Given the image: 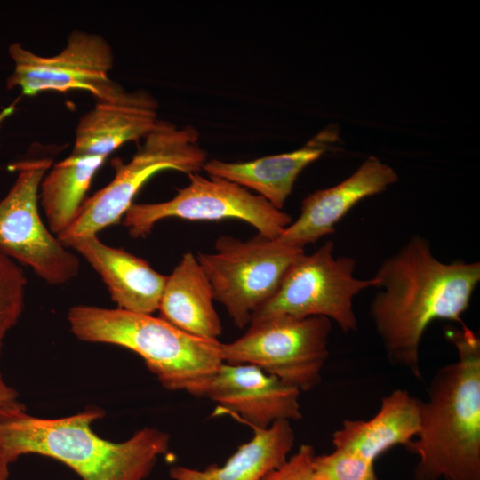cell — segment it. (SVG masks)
I'll return each instance as SVG.
<instances>
[{"label":"cell","instance_id":"14","mask_svg":"<svg viewBox=\"0 0 480 480\" xmlns=\"http://www.w3.org/2000/svg\"><path fill=\"white\" fill-rule=\"evenodd\" d=\"M159 120L157 100L149 92L123 87L114 96L96 100L80 117L70 155L107 157L124 144L144 139Z\"/></svg>","mask_w":480,"mask_h":480},{"label":"cell","instance_id":"1","mask_svg":"<svg viewBox=\"0 0 480 480\" xmlns=\"http://www.w3.org/2000/svg\"><path fill=\"white\" fill-rule=\"evenodd\" d=\"M378 289L370 314L390 363L421 378L420 345L435 320L464 324L480 281V263L436 259L428 241L413 236L382 261L372 276Z\"/></svg>","mask_w":480,"mask_h":480},{"label":"cell","instance_id":"22","mask_svg":"<svg viewBox=\"0 0 480 480\" xmlns=\"http://www.w3.org/2000/svg\"><path fill=\"white\" fill-rule=\"evenodd\" d=\"M312 465L316 480H378L373 463L343 450L315 455Z\"/></svg>","mask_w":480,"mask_h":480},{"label":"cell","instance_id":"2","mask_svg":"<svg viewBox=\"0 0 480 480\" xmlns=\"http://www.w3.org/2000/svg\"><path fill=\"white\" fill-rule=\"evenodd\" d=\"M103 415L90 407L68 417L44 419L28 414L18 402L0 412V450L10 464L25 454L51 457L82 480H145L168 452L169 434L145 427L124 442H110L91 427Z\"/></svg>","mask_w":480,"mask_h":480},{"label":"cell","instance_id":"8","mask_svg":"<svg viewBox=\"0 0 480 480\" xmlns=\"http://www.w3.org/2000/svg\"><path fill=\"white\" fill-rule=\"evenodd\" d=\"M334 244L325 242L310 255L303 253L292 265L275 295L252 316L251 323L275 316H323L344 332H355L357 319L353 299L374 281L354 276L356 260L334 257Z\"/></svg>","mask_w":480,"mask_h":480},{"label":"cell","instance_id":"21","mask_svg":"<svg viewBox=\"0 0 480 480\" xmlns=\"http://www.w3.org/2000/svg\"><path fill=\"white\" fill-rule=\"evenodd\" d=\"M27 277L15 260L0 252V356L6 333L24 308Z\"/></svg>","mask_w":480,"mask_h":480},{"label":"cell","instance_id":"3","mask_svg":"<svg viewBox=\"0 0 480 480\" xmlns=\"http://www.w3.org/2000/svg\"><path fill=\"white\" fill-rule=\"evenodd\" d=\"M446 336L458 359L433 377L406 447L419 458L416 480H480V340L465 324Z\"/></svg>","mask_w":480,"mask_h":480},{"label":"cell","instance_id":"10","mask_svg":"<svg viewBox=\"0 0 480 480\" xmlns=\"http://www.w3.org/2000/svg\"><path fill=\"white\" fill-rule=\"evenodd\" d=\"M188 184L179 188L168 201L133 203L124 216V225L132 237L149 234L164 219L220 220L236 219L249 223L258 234L278 238L292 222V217L271 205L263 197L228 180L198 172L188 174Z\"/></svg>","mask_w":480,"mask_h":480},{"label":"cell","instance_id":"24","mask_svg":"<svg viewBox=\"0 0 480 480\" xmlns=\"http://www.w3.org/2000/svg\"><path fill=\"white\" fill-rule=\"evenodd\" d=\"M17 397V391L5 383L0 373V412L18 403Z\"/></svg>","mask_w":480,"mask_h":480},{"label":"cell","instance_id":"7","mask_svg":"<svg viewBox=\"0 0 480 480\" xmlns=\"http://www.w3.org/2000/svg\"><path fill=\"white\" fill-rule=\"evenodd\" d=\"M332 321L323 316H275L251 323L236 340L221 343L223 363L259 367L300 391L322 380Z\"/></svg>","mask_w":480,"mask_h":480},{"label":"cell","instance_id":"4","mask_svg":"<svg viewBox=\"0 0 480 480\" xmlns=\"http://www.w3.org/2000/svg\"><path fill=\"white\" fill-rule=\"evenodd\" d=\"M68 320L81 340L113 344L138 354L168 390L204 397L223 363L218 340L188 334L149 314L76 305L69 309Z\"/></svg>","mask_w":480,"mask_h":480},{"label":"cell","instance_id":"25","mask_svg":"<svg viewBox=\"0 0 480 480\" xmlns=\"http://www.w3.org/2000/svg\"><path fill=\"white\" fill-rule=\"evenodd\" d=\"M10 463L3 455L0 450V480H8L9 477V467Z\"/></svg>","mask_w":480,"mask_h":480},{"label":"cell","instance_id":"6","mask_svg":"<svg viewBox=\"0 0 480 480\" xmlns=\"http://www.w3.org/2000/svg\"><path fill=\"white\" fill-rule=\"evenodd\" d=\"M212 253L196 259L214 294L235 326L250 324L252 315L277 292L286 273L304 248L259 234L242 241L230 236L217 238Z\"/></svg>","mask_w":480,"mask_h":480},{"label":"cell","instance_id":"19","mask_svg":"<svg viewBox=\"0 0 480 480\" xmlns=\"http://www.w3.org/2000/svg\"><path fill=\"white\" fill-rule=\"evenodd\" d=\"M253 436L218 466L204 469L175 466L170 469L172 480H262L289 458L294 445V432L288 420H277L268 428H252Z\"/></svg>","mask_w":480,"mask_h":480},{"label":"cell","instance_id":"12","mask_svg":"<svg viewBox=\"0 0 480 480\" xmlns=\"http://www.w3.org/2000/svg\"><path fill=\"white\" fill-rule=\"evenodd\" d=\"M300 392L255 365L222 363L204 397L216 403L217 412L264 429L277 420L301 419Z\"/></svg>","mask_w":480,"mask_h":480},{"label":"cell","instance_id":"5","mask_svg":"<svg viewBox=\"0 0 480 480\" xmlns=\"http://www.w3.org/2000/svg\"><path fill=\"white\" fill-rule=\"evenodd\" d=\"M142 140L129 162L115 160L112 180L85 199L72 224L57 236L64 246L73 239L97 235L118 223L138 192L159 172L174 170L188 175L199 172L207 161L199 132L192 124L179 126L160 119Z\"/></svg>","mask_w":480,"mask_h":480},{"label":"cell","instance_id":"17","mask_svg":"<svg viewBox=\"0 0 480 480\" xmlns=\"http://www.w3.org/2000/svg\"><path fill=\"white\" fill-rule=\"evenodd\" d=\"M420 400L407 390L396 389L381 400L378 412L370 420H346L332 434L334 449L354 453L373 463L380 454L405 445L420 430Z\"/></svg>","mask_w":480,"mask_h":480},{"label":"cell","instance_id":"23","mask_svg":"<svg viewBox=\"0 0 480 480\" xmlns=\"http://www.w3.org/2000/svg\"><path fill=\"white\" fill-rule=\"evenodd\" d=\"M314 447L301 444L279 468L270 471L262 480H316L313 469Z\"/></svg>","mask_w":480,"mask_h":480},{"label":"cell","instance_id":"18","mask_svg":"<svg viewBox=\"0 0 480 480\" xmlns=\"http://www.w3.org/2000/svg\"><path fill=\"white\" fill-rule=\"evenodd\" d=\"M214 294L196 256L188 252L167 276L158 310L178 329L206 340H218L222 324L213 305Z\"/></svg>","mask_w":480,"mask_h":480},{"label":"cell","instance_id":"13","mask_svg":"<svg viewBox=\"0 0 480 480\" xmlns=\"http://www.w3.org/2000/svg\"><path fill=\"white\" fill-rule=\"evenodd\" d=\"M398 179L388 164L374 156L340 183L319 189L304 198L300 214L277 238L305 248L335 231V226L361 200L384 191Z\"/></svg>","mask_w":480,"mask_h":480},{"label":"cell","instance_id":"15","mask_svg":"<svg viewBox=\"0 0 480 480\" xmlns=\"http://www.w3.org/2000/svg\"><path fill=\"white\" fill-rule=\"evenodd\" d=\"M83 256L99 273L118 308L141 314L158 310L167 276L123 248L102 243L97 235L65 244Z\"/></svg>","mask_w":480,"mask_h":480},{"label":"cell","instance_id":"20","mask_svg":"<svg viewBox=\"0 0 480 480\" xmlns=\"http://www.w3.org/2000/svg\"><path fill=\"white\" fill-rule=\"evenodd\" d=\"M106 158L70 155L52 165L45 173L39 188V204L48 228L56 236L74 221L93 176Z\"/></svg>","mask_w":480,"mask_h":480},{"label":"cell","instance_id":"9","mask_svg":"<svg viewBox=\"0 0 480 480\" xmlns=\"http://www.w3.org/2000/svg\"><path fill=\"white\" fill-rule=\"evenodd\" d=\"M52 165L50 158L14 163L12 188L0 200V252L24 264L52 285L75 278L78 257L64 246L44 225L39 213V188Z\"/></svg>","mask_w":480,"mask_h":480},{"label":"cell","instance_id":"11","mask_svg":"<svg viewBox=\"0 0 480 480\" xmlns=\"http://www.w3.org/2000/svg\"><path fill=\"white\" fill-rule=\"evenodd\" d=\"M8 52L14 68L6 87H17L25 96L79 90L99 100L114 96L123 88L109 76L114 65L112 47L96 33L72 31L65 47L53 56L38 55L20 43L9 45Z\"/></svg>","mask_w":480,"mask_h":480},{"label":"cell","instance_id":"16","mask_svg":"<svg viewBox=\"0 0 480 480\" xmlns=\"http://www.w3.org/2000/svg\"><path fill=\"white\" fill-rule=\"evenodd\" d=\"M338 132L328 127L301 148L246 162L207 160L203 170L209 175L235 182L258 193L274 207L282 210L299 174L317 160L337 140Z\"/></svg>","mask_w":480,"mask_h":480}]
</instances>
